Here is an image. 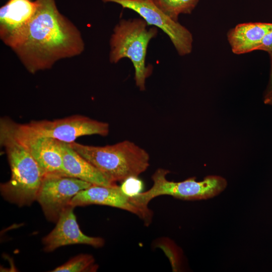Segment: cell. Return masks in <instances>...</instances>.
I'll use <instances>...</instances> for the list:
<instances>
[{
	"mask_svg": "<svg viewBox=\"0 0 272 272\" xmlns=\"http://www.w3.org/2000/svg\"><path fill=\"white\" fill-rule=\"evenodd\" d=\"M36 1L32 18L11 48L32 74L81 54L85 47L80 31L59 12L55 0Z\"/></svg>",
	"mask_w": 272,
	"mask_h": 272,
	"instance_id": "cell-1",
	"label": "cell"
},
{
	"mask_svg": "<svg viewBox=\"0 0 272 272\" xmlns=\"http://www.w3.org/2000/svg\"><path fill=\"white\" fill-rule=\"evenodd\" d=\"M0 144L8 159L11 177L1 184L7 201L19 207L30 206L36 197L44 175L27 149L0 120Z\"/></svg>",
	"mask_w": 272,
	"mask_h": 272,
	"instance_id": "cell-2",
	"label": "cell"
},
{
	"mask_svg": "<svg viewBox=\"0 0 272 272\" xmlns=\"http://www.w3.org/2000/svg\"><path fill=\"white\" fill-rule=\"evenodd\" d=\"M69 144L113 184L130 177H138L150 166L148 153L128 140L105 146L85 145L75 142Z\"/></svg>",
	"mask_w": 272,
	"mask_h": 272,
	"instance_id": "cell-3",
	"label": "cell"
},
{
	"mask_svg": "<svg viewBox=\"0 0 272 272\" xmlns=\"http://www.w3.org/2000/svg\"><path fill=\"white\" fill-rule=\"evenodd\" d=\"M148 26L143 19H122L114 27L110 40V62L129 59L134 69L136 86L141 91L145 90L146 79L151 72L146 65L148 45L158 33L157 27L148 29Z\"/></svg>",
	"mask_w": 272,
	"mask_h": 272,
	"instance_id": "cell-4",
	"label": "cell"
},
{
	"mask_svg": "<svg viewBox=\"0 0 272 272\" xmlns=\"http://www.w3.org/2000/svg\"><path fill=\"white\" fill-rule=\"evenodd\" d=\"M169 173V171L165 169H157L152 176V187L134 196L137 202L148 207L152 199L165 195L183 200L207 199L219 194L227 186V180L220 176L209 175L200 181H196L195 177H191L183 181L174 182L167 179Z\"/></svg>",
	"mask_w": 272,
	"mask_h": 272,
	"instance_id": "cell-5",
	"label": "cell"
},
{
	"mask_svg": "<svg viewBox=\"0 0 272 272\" xmlns=\"http://www.w3.org/2000/svg\"><path fill=\"white\" fill-rule=\"evenodd\" d=\"M23 130L31 133L50 137L66 143H71L79 137L92 134L106 136L109 131L107 122L88 117L75 115L53 120H32L19 124Z\"/></svg>",
	"mask_w": 272,
	"mask_h": 272,
	"instance_id": "cell-6",
	"label": "cell"
},
{
	"mask_svg": "<svg viewBox=\"0 0 272 272\" xmlns=\"http://www.w3.org/2000/svg\"><path fill=\"white\" fill-rule=\"evenodd\" d=\"M114 3L138 13L147 24L161 29L170 38L178 54H189L192 49L191 32L178 21L166 15L152 0H102Z\"/></svg>",
	"mask_w": 272,
	"mask_h": 272,
	"instance_id": "cell-7",
	"label": "cell"
},
{
	"mask_svg": "<svg viewBox=\"0 0 272 272\" xmlns=\"http://www.w3.org/2000/svg\"><path fill=\"white\" fill-rule=\"evenodd\" d=\"M92 184L75 178L47 175L43 177L36 200L45 218L56 223L61 213L70 205L73 198Z\"/></svg>",
	"mask_w": 272,
	"mask_h": 272,
	"instance_id": "cell-8",
	"label": "cell"
},
{
	"mask_svg": "<svg viewBox=\"0 0 272 272\" xmlns=\"http://www.w3.org/2000/svg\"><path fill=\"white\" fill-rule=\"evenodd\" d=\"M1 121L27 149L44 176L62 175V156L59 141L28 132L22 129L19 123L9 118L4 117Z\"/></svg>",
	"mask_w": 272,
	"mask_h": 272,
	"instance_id": "cell-9",
	"label": "cell"
},
{
	"mask_svg": "<svg viewBox=\"0 0 272 272\" xmlns=\"http://www.w3.org/2000/svg\"><path fill=\"white\" fill-rule=\"evenodd\" d=\"M90 205L106 206L125 210L138 216L147 226L150 225L153 218V212L148 207L140 205L133 196L125 194L117 185L111 186L92 185L79 191L70 203L75 208Z\"/></svg>",
	"mask_w": 272,
	"mask_h": 272,
	"instance_id": "cell-10",
	"label": "cell"
},
{
	"mask_svg": "<svg viewBox=\"0 0 272 272\" xmlns=\"http://www.w3.org/2000/svg\"><path fill=\"white\" fill-rule=\"evenodd\" d=\"M74 208L72 206L67 207L60 215L54 228L42 239L45 251L51 252L60 247L73 244H86L96 248L103 246V238L89 236L81 231Z\"/></svg>",
	"mask_w": 272,
	"mask_h": 272,
	"instance_id": "cell-11",
	"label": "cell"
},
{
	"mask_svg": "<svg viewBox=\"0 0 272 272\" xmlns=\"http://www.w3.org/2000/svg\"><path fill=\"white\" fill-rule=\"evenodd\" d=\"M36 1L8 0L0 8V38L11 48L19 39L32 18Z\"/></svg>",
	"mask_w": 272,
	"mask_h": 272,
	"instance_id": "cell-12",
	"label": "cell"
},
{
	"mask_svg": "<svg viewBox=\"0 0 272 272\" xmlns=\"http://www.w3.org/2000/svg\"><path fill=\"white\" fill-rule=\"evenodd\" d=\"M62 156V175L75 178L93 185L111 186L102 173L86 159L78 154L69 143L60 141Z\"/></svg>",
	"mask_w": 272,
	"mask_h": 272,
	"instance_id": "cell-13",
	"label": "cell"
},
{
	"mask_svg": "<svg viewBox=\"0 0 272 272\" xmlns=\"http://www.w3.org/2000/svg\"><path fill=\"white\" fill-rule=\"evenodd\" d=\"M272 29V23H241L230 29L227 39L232 52L236 54L257 50L264 35Z\"/></svg>",
	"mask_w": 272,
	"mask_h": 272,
	"instance_id": "cell-14",
	"label": "cell"
},
{
	"mask_svg": "<svg viewBox=\"0 0 272 272\" xmlns=\"http://www.w3.org/2000/svg\"><path fill=\"white\" fill-rule=\"evenodd\" d=\"M199 0H152L166 15L178 21L179 15L189 14L196 7Z\"/></svg>",
	"mask_w": 272,
	"mask_h": 272,
	"instance_id": "cell-15",
	"label": "cell"
},
{
	"mask_svg": "<svg viewBox=\"0 0 272 272\" xmlns=\"http://www.w3.org/2000/svg\"><path fill=\"white\" fill-rule=\"evenodd\" d=\"M98 265L93 256L88 254H81L70 259L64 264L56 267L52 272L96 271Z\"/></svg>",
	"mask_w": 272,
	"mask_h": 272,
	"instance_id": "cell-16",
	"label": "cell"
},
{
	"mask_svg": "<svg viewBox=\"0 0 272 272\" xmlns=\"http://www.w3.org/2000/svg\"><path fill=\"white\" fill-rule=\"evenodd\" d=\"M120 187L125 194L133 196L141 192L143 184L138 177L132 176L123 181Z\"/></svg>",
	"mask_w": 272,
	"mask_h": 272,
	"instance_id": "cell-17",
	"label": "cell"
},
{
	"mask_svg": "<svg viewBox=\"0 0 272 272\" xmlns=\"http://www.w3.org/2000/svg\"><path fill=\"white\" fill-rule=\"evenodd\" d=\"M257 50L272 52V29L264 35Z\"/></svg>",
	"mask_w": 272,
	"mask_h": 272,
	"instance_id": "cell-18",
	"label": "cell"
},
{
	"mask_svg": "<svg viewBox=\"0 0 272 272\" xmlns=\"http://www.w3.org/2000/svg\"><path fill=\"white\" fill-rule=\"evenodd\" d=\"M271 58V70L269 82L264 95V102L266 104H272V52L269 53Z\"/></svg>",
	"mask_w": 272,
	"mask_h": 272,
	"instance_id": "cell-19",
	"label": "cell"
}]
</instances>
